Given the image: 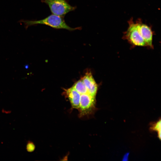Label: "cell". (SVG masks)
Here are the masks:
<instances>
[{
	"label": "cell",
	"instance_id": "obj_6",
	"mask_svg": "<svg viewBox=\"0 0 161 161\" xmlns=\"http://www.w3.org/2000/svg\"><path fill=\"white\" fill-rule=\"evenodd\" d=\"M82 80L87 88L88 93L95 97L97 90V86L91 73H86Z\"/></svg>",
	"mask_w": 161,
	"mask_h": 161
},
{
	"label": "cell",
	"instance_id": "obj_9",
	"mask_svg": "<svg viewBox=\"0 0 161 161\" xmlns=\"http://www.w3.org/2000/svg\"><path fill=\"white\" fill-rule=\"evenodd\" d=\"M151 129L152 130L156 131L157 132L158 137L160 139L161 138V121L157 122L154 124L151 127Z\"/></svg>",
	"mask_w": 161,
	"mask_h": 161
},
{
	"label": "cell",
	"instance_id": "obj_2",
	"mask_svg": "<svg viewBox=\"0 0 161 161\" xmlns=\"http://www.w3.org/2000/svg\"><path fill=\"white\" fill-rule=\"evenodd\" d=\"M41 1L49 6L52 14L63 17L76 8L69 4L67 0H41Z\"/></svg>",
	"mask_w": 161,
	"mask_h": 161
},
{
	"label": "cell",
	"instance_id": "obj_5",
	"mask_svg": "<svg viewBox=\"0 0 161 161\" xmlns=\"http://www.w3.org/2000/svg\"><path fill=\"white\" fill-rule=\"evenodd\" d=\"M136 23L138 30L145 41L147 46L152 47L153 33L151 28L143 23L140 19L136 21Z\"/></svg>",
	"mask_w": 161,
	"mask_h": 161
},
{
	"label": "cell",
	"instance_id": "obj_10",
	"mask_svg": "<svg viewBox=\"0 0 161 161\" xmlns=\"http://www.w3.org/2000/svg\"><path fill=\"white\" fill-rule=\"evenodd\" d=\"M35 148V145L32 142L29 141L28 142L26 146V149L27 151L30 152H33Z\"/></svg>",
	"mask_w": 161,
	"mask_h": 161
},
{
	"label": "cell",
	"instance_id": "obj_1",
	"mask_svg": "<svg viewBox=\"0 0 161 161\" xmlns=\"http://www.w3.org/2000/svg\"><path fill=\"white\" fill-rule=\"evenodd\" d=\"M21 22L23 23L26 28L31 26L42 24L48 26L56 29H64L70 31L81 29V27H80L72 28L69 27L65 22L63 17L53 14L40 20H23Z\"/></svg>",
	"mask_w": 161,
	"mask_h": 161
},
{
	"label": "cell",
	"instance_id": "obj_3",
	"mask_svg": "<svg viewBox=\"0 0 161 161\" xmlns=\"http://www.w3.org/2000/svg\"><path fill=\"white\" fill-rule=\"evenodd\" d=\"M129 26L124 33L123 38L133 45L145 46L146 44L139 31L136 22L131 18L128 21Z\"/></svg>",
	"mask_w": 161,
	"mask_h": 161
},
{
	"label": "cell",
	"instance_id": "obj_4",
	"mask_svg": "<svg viewBox=\"0 0 161 161\" xmlns=\"http://www.w3.org/2000/svg\"><path fill=\"white\" fill-rule=\"evenodd\" d=\"M95 97L89 93L80 94L79 111L80 117L92 114L95 109Z\"/></svg>",
	"mask_w": 161,
	"mask_h": 161
},
{
	"label": "cell",
	"instance_id": "obj_7",
	"mask_svg": "<svg viewBox=\"0 0 161 161\" xmlns=\"http://www.w3.org/2000/svg\"><path fill=\"white\" fill-rule=\"evenodd\" d=\"M65 93L73 108L78 109L80 94L73 87L65 90Z\"/></svg>",
	"mask_w": 161,
	"mask_h": 161
},
{
	"label": "cell",
	"instance_id": "obj_8",
	"mask_svg": "<svg viewBox=\"0 0 161 161\" xmlns=\"http://www.w3.org/2000/svg\"><path fill=\"white\" fill-rule=\"evenodd\" d=\"M72 87L80 94L88 93L87 88L82 80L75 83Z\"/></svg>",
	"mask_w": 161,
	"mask_h": 161
}]
</instances>
